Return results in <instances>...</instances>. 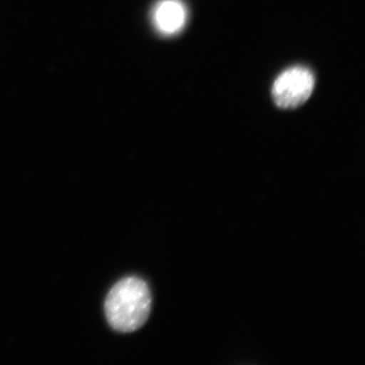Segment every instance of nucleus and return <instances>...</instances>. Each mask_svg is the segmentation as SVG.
Masks as SVG:
<instances>
[{
  "instance_id": "f257e3e1",
  "label": "nucleus",
  "mask_w": 365,
  "mask_h": 365,
  "mask_svg": "<svg viewBox=\"0 0 365 365\" xmlns=\"http://www.w3.org/2000/svg\"><path fill=\"white\" fill-rule=\"evenodd\" d=\"M150 311V287L138 277L119 281L106 299V317L110 326L118 332L138 330L148 321Z\"/></svg>"
},
{
  "instance_id": "f03ea898",
  "label": "nucleus",
  "mask_w": 365,
  "mask_h": 365,
  "mask_svg": "<svg viewBox=\"0 0 365 365\" xmlns=\"http://www.w3.org/2000/svg\"><path fill=\"white\" fill-rule=\"evenodd\" d=\"M314 85L316 78L311 69L304 66L290 67L274 81V103L281 109L299 108L311 97Z\"/></svg>"
},
{
  "instance_id": "7ed1b4c3",
  "label": "nucleus",
  "mask_w": 365,
  "mask_h": 365,
  "mask_svg": "<svg viewBox=\"0 0 365 365\" xmlns=\"http://www.w3.org/2000/svg\"><path fill=\"white\" fill-rule=\"evenodd\" d=\"M153 23L160 35H177L187 24L188 11L182 0H160L153 11Z\"/></svg>"
}]
</instances>
